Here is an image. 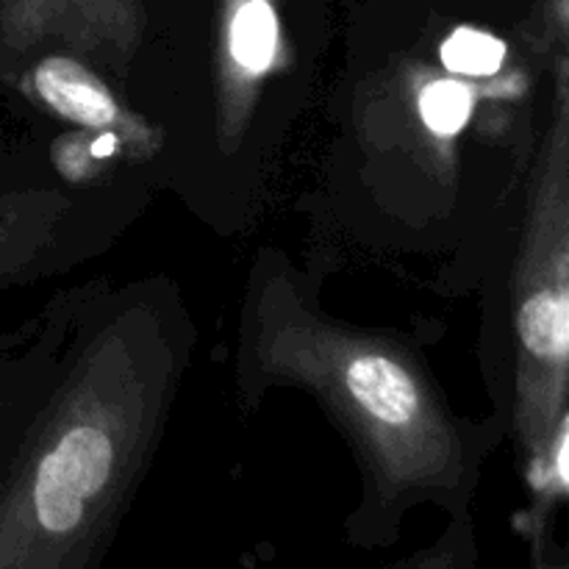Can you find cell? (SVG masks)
I'll use <instances>...</instances> for the list:
<instances>
[{"label": "cell", "mask_w": 569, "mask_h": 569, "mask_svg": "<svg viewBox=\"0 0 569 569\" xmlns=\"http://www.w3.org/2000/svg\"><path fill=\"white\" fill-rule=\"evenodd\" d=\"M37 89L42 98L81 126H109L114 120V100L103 83L70 59H48L37 70Z\"/></svg>", "instance_id": "6da1fadb"}, {"label": "cell", "mask_w": 569, "mask_h": 569, "mask_svg": "<svg viewBox=\"0 0 569 569\" xmlns=\"http://www.w3.org/2000/svg\"><path fill=\"white\" fill-rule=\"evenodd\" d=\"M348 387L370 415L389 426H403L417 411V389L395 361L365 356L348 370Z\"/></svg>", "instance_id": "7a4b0ae2"}, {"label": "cell", "mask_w": 569, "mask_h": 569, "mask_svg": "<svg viewBox=\"0 0 569 569\" xmlns=\"http://www.w3.org/2000/svg\"><path fill=\"white\" fill-rule=\"evenodd\" d=\"M59 476L76 489L81 498L100 492L111 470V442L98 428H78L59 442L48 456Z\"/></svg>", "instance_id": "3957f363"}, {"label": "cell", "mask_w": 569, "mask_h": 569, "mask_svg": "<svg viewBox=\"0 0 569 569\" xmlns=\"http://www.w3.org/2000/svg\"><path fill=\"white\" fill-rule=\"evenodd\" d=\"M520 337L531 353L561 359L569 345L567 300L553 292L533 295L520 311Z\"/></svg>", "instance_id": "277c9868"}, {"label": "cell", "mask_w": 569, "mask_h": 569, "mask_svg": "<svg viewBox=\"0 0 569 569\" xmlns=\"http://www.w3.org/2000/svg\"><path fill=\"white\" fill-rule=\"evenodd\" d=\"M276 14L264 0H248L233 20V56L248 70H264L276 53Z\"/></svg>", "instance_id": "5b68a950"}, {"label": "cell", "mask_w": 569, "mask_h": 569, "mask_svg": "<svg viewBox=\"0 0 569 569\" xmlns=\"http://www.w3.org/2000/svg\"><path fill=\"white\" fill-rule=\"evenodd\" d=\"M33 500H37V515L48 531H70L81 522L83 503L81 495L59 476L50 459L42 461L37 476V489H33Z\"/></svg>", "instance_id": "8992f818"}, {"label": "cell", "mask_w": 569, "mask_h": 569, "mask_svg": "<svg viewBox=\"0 0 569 569\" xmlns=\"http://www.w3.org/2000/svg\"><path fill=\"white\" fill-rule=\"evenodd\" d=\"M503 53V42L483 31H472V28H459L442 48L445 64L465 76H489V72L500 70Z\"/></svg>", "instance_id": "52a82bcc"}, {"label": "cell", "mask_w": 569, "mask_h": 569, "mask_svg": "<svg viewBox=\"0 0 569 569\" xmlns=\"http://www.w3.org/2000/svg\"><path fill=\"white\" fill-rule=\"evenodd\" d=\"M472 109V98L459 81H437L426 87L420 98L422 120L437 133H456L467 122Z\"/></svg>", "instance_id": "ba28073f"}, {"label": "cell", "mask_w": 569, "mask_h": 569, "mask_svg": "<svg viewBox=\"0 0 569 569\" xmlns=\"http://www.w3.org/2000/svg\"><path fill=\"white\" fill-rule=\"evenodd\" d=\"M559 470H561V478H567V442H561V450H559Z\"/></svg>", "instance_id": "9c48e42d"}]
</instances>
